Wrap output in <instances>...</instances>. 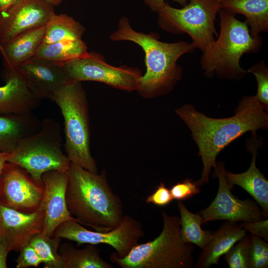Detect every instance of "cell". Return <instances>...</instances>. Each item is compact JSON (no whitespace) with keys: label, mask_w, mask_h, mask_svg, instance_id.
<instances>
[{"label":"cell","mask_w":268,"mask_h":268,"mask_svg":"<svg viewBox=\"0 0 268 268\" xmlns=\"http://www.w3.org/2000/svg\"><path fill=\"white\" fill-rule=\"evenodd\" d=\"M218 14L220 32L202 53L201 68L207 77L239 80L248 73L240 65L241 58L246 53L258 52L262 38L252 37L247 24L237 19L233 13L221 8Z\"/></svg>","instance_id":"277c9868"},{"label":"cell","mask_w":268,"mask_h":268,"mask_svg":"<svg viewBox=\"0 0 268 268\" xmlns=\"http://www.w3.org/2000/svg\"><path fill=\"white\" fill-rule=\"evenodd\" d=\"M250 236L235 243L224 255L230 268H249Z\"/></svg>","instance_id":"83f0119b"},{"label":"cell","mask_w":268,"mask_h":268,"mask_svg":"<svg viewBox=\"0 0 268 268\" xmlns=\"http://www.w3.org/2000/svg\"><path fill=\"white\" fill-rule=\"evenodd\" d=\"M221 8L244 15L253 37L268 31V0H222Z\"/></svg>","instance_id":"7402d4cb"},{"label":"cell","mask_w":268,"mask_h":268,"mask_svg":"<svg viewBox=\"0 0 268 268\" xmlns=\"http://www.w3.org/2000/svg\"><path fill=\"white\" fill-rule=\"evenodd\" d=\"M53 236L74 241L78 246L83 244H107L116 250L118 257L123 258L138 244L144 236V231L138 221L125 215L117 227L107 232L88 230L76 220L70 219L62 223Z\"/></svg>","instance_id":"30bf717a"},{"label":"cell","mask_w":268,"mask_h":268,"mask_svg":"<svg viewBox=\"0 0 268 268\" xmlns=\"http://www.w3.org/2000/svg\"><path fill=\"white\" fill-rule=\"evenodd\" d=\"M5 84L0 86V114L31 113L38 107L40 99L29 88L16 70H5Z\"/></svg>","instance_id":"e0dca14e"},{"label":"cell","mask_w":268,"mask_h":268,"mask_svg":"<svg viewBox=\"0 0 268 268\" xmlns=\"http://www.w3.org/2000/svg\"><path fill=\"white\" fill-rule=\"evenodd\" d=\"M67 173V205L76 221L98 232L117 227L124 216V206L109 185L106 171L93 173L70 163Z\"/></svg>","instance_id":"3957f363"},{"label":"cell","mask_w":268,"mask_h":268,"mask_svg":"<svg viewBox=\"0 0 268 268\" xmlns=\"http://www.w3.org/2000/svg\"><path fill=\"white\" fill-rule=\"evenodd\" d=\"M44 212L41 207L31 213H24L3 204L0 201V239L8 251L19 252L43 228Z\"/></svg>","instance_id":"5bb4252c"},{"label":"cell","mask_w":268,"mask_h":268,"mask_svg":"<svg viewBox=\"0 0 268 268\" xmlns=\"http://www.w3.org/2000/svg\"><path fill=\"white\" fill-rule=\"evenodd\" d=\"M163 222L160 234L153 240L134 246L128 254L118 257L115 253L110 260L122 268H191L194 267L192 243L182 241L180 218L162 212Z\"/></svg>","instance_id":"5b68a950"},{"label":"cell","mask_w":268,"mask_h":268,"mask_svg":"<svg viewBox=\"0 0 268 268\" xmlns=\"http://www.w3.org/2000/svg\"><path fill=\"white\" fill-rule=\"evenodd\" d=\"M214 170L219 181L218 189L209 205L198 212L202 217L203 223L217 220L248 222L268 218L257 202L250 199L239 200L232 194L225 178L222 162L216 163Z\"/></svg>","instance_id":"8fae6325"},{"label":"cell","mask_w":268,"mask_h":268,"mask_svg":"<svg viewBox=\"0 0 268 268\" xmlns=\"http://www.w3.org/2000/svg\"><path fill=\"white\" fill-rule=\"evenodd\" d=\"M55 12L45 0H18L0 12V44L26 31L45 26Z\"/></svg>","instance_id":"4fadbf2b"},{"label":"cell","mask_w":268,"mask_h":268,"mask_svg":"<svg viewBox=\"0 0 268 268\" xmlns=\"http://www.w3.org/2000/svg\"><path fill=\"white\" fill-rule=\"evenodd\" d=\"M144 3L153 11H159L165 5V0H143ZM184 6L189 0H172Z\"/></svg>","instance_id":"e575fe53"},{"label":"cell","mask_w":268,"mask_h":268,"mask_svg":"<svg viewBox=\"0 0 268 268\" xmlns=\"http://www.w3.org/2000/svg\"><path fill=\"white\" fill-rule=\"evenodd\" d=\"M200 187L196 181L186 178L172 186L170 191L173 200L181 201L199 194L201 192Z\"/></svg>","instance_id":"4dcf8cb0"},{"label":"cell","mask_w":268,"mask_h":268,"mask_svg":"<svg viewBox=\"0 0 268 268\" xmlns=\"http://www.w3.org/2000/svg\"><path fill=\"white\" fill-rule=\"evenodd\" d=\"M249 268H268V244L263 238L250 235Z\"/></svg>","instance_id":"f1b7e54d"},{"label":"cell","mask_w":268,"mask_h":268,"mask_svg":"<svg viewBox=\"0 0 268 268\" xmlns=\"http://www.w3.org/2000/svg\"><path fill=\"white\" fill-rule=\"evenodd\" d=\"M44 192L43 182L34 179L24 169L6 162L0 177V201L6 206L24 213L39 208Z\"/></svg>","instance_id":"7c38bea8"},{"label":"cell","mask_w":268,"mask_h":268,"mask_svg":"<svg viewBox=\"0 0 268 268\" xmlns=\"http://www.w3.org/2000/svg\"><path fill=\"white\" fill-rule=\"evenodd\" d=\"M68 180L67 171L52 170L42 175L44 192L40 207L44 212V218L42 233L48 237H53L56 229L64 222L76 220L67 205Z\"/></svg>","instance_id":"9a60e30c"},{"label":"cell","mask_w":268,"mask_h":268,"mask_svg":"<svg viewBox=\"0 0 268 268\" xmlns=\"http://www.w3.org/2000/svg\"><path fill=\"white\" fill-rule=\"evenodd\" d=\"M19 252V255L16 260V267L17 268L38 267L43 263L42 259L29 243L24 246Z\"/></svg>","instance_id":"1f68e13d"},{"label":"cell","mask_w":268,"mask_h":268,"mask_svg":"<svg viewBox=\"0 0 268 268\" xmlns=\"http://www.w3.org/2000/svg\"><path fill=\"white\" fill-rule=\"evenodd\" d=\"M222 0H189L182 8L166 2L158 12V23L164 31L175 35L188 34L192 45L203 53L218 34L215 20Z\"/></svg>","instance_id":"ba28073f"},{"label":"cell","mask_w":268,"mask_h":268,"mask_svg":"<svg viewBox=\"0 0 268 268\" xmlns=\"http://www.w3.org/2000/svg\"><path fill=\"white\" fill-rule=\"evenodd\" d=\"M63 259L64 268H113V265L100 256L95 245L89 244L78 249L68 243H64L59 251Z\"/></svg>","instance_id":"603a6c76"},{"label":"cell","mask_w":268,"mask_h":268,"mask_svg":"<svg viewBox=\"0 0 268 268\" xmlns=\"http://www.w3.org/2000/svg\"><path fill=\"white\" fill-rule=\"evenodd\" d=\"M52 5L58 6L61 4V3L63 1V0H45Z\"/></svg>","instance_id":"f35d334b"},{"label":"cell","mask_w":268,"mask_h":268,"mask_svg":"<svg viewBox=\"0 0 268 268\" xmlns=\"http://www.w3.org/2000/svg\"><path fill=\"white\" fill-rule=\"evenodd\" d=\"M18 0H0V12L6 10Z\"/></svg>","instance_id":"8d00e7d4"},{"label":"cell","mask_w":268,"mask_h":268,"mask_svg":"<svg viewBox=\"0 0 268 268\" xmlns=\"http://www.w3.org/2000/svg\"><path fill=\"white\" fill-rule=\"evenodd\" d=\"M62 238L48 237L42 232L32 237L29 244L42 259L45 268H64L58 248Z\"/></svg>","instance_id":"4316f807"},{"label":"cell","mask_w":268,"mask_h":268,"mask_svg":"<svg viewBox=\"0 0 268 268\" xmlns=\"http://www.w3.org/2000/svg\"><path fill=\"white\" fill-rule=\"evenodd\" d=\"M173 200L170 190L164 183L160 182L154 192L147 197L145 202L162 207L168 205Z\"/></svg>","instance_id":"d6a6232c"},{"label":"cell","mask_w":268,"mask_h":268,"mask_svg":"<svg viewBox=\"0 0 268 268\" xmlns=\"http://www.w3.org/2000/svg\"><path fill=\"white\" fill-rule=\"evenodd\" d=\"M9 252L0 239V268H7V257Z\"/></svg>","instance_id":"d590c367"},{"label":"cell","mask_w":268,"mask_h":268,"mask_svg":"<svg viewBox=\"0 0 268 268\" xmlns=\"http://www.w3.org/2000/svg\"><path fill=\"white\" fill-rule=\"evenodd\" d=\"M50 99L58 105L64 118V147L70 163L97 173V165L90 151L88 100L81 82L67 83Z\"/></svg>","instance_id":"8992f818"},{"label":"cell","mask_w":268,"mask_h":268,"mask_svg":"<svg viewBox=\"0 0 268 268\" xmlns=\"http://www.w3.org/2000/svg\"><path fill=\"white\" fill-rule=\"evenodd\" d=\"M15 70L40 99H50L55 92L68 83L61 63L36 57L20 64Z\"/></svg>","instance_id":"2e32d148"},{"label":"cell","mask_w":268,"mask_h":268,"mask_svg":"<svg viewBox=\"0 0 268 268\" xmlns=\"http://www.w3.org/2000/svg\"><path fill=\"white\" fill-rule=\"evenodd\" d=\"M180 217V236L183 242L192 243L201 250L208 243L213 231L201 228L202 217L199 213L190 211L185 205L179 201L177 203Z\"/></svg>","instance_id":"484cf974"},{"label":"cell","mask_w":268,"mask_h":268,"mask_svg":"<svg viewBox=\"0 0 268 268\" xmlns=\"http://www.w3.org/2000/svg\"><path fill=\"white\" fill-rule=\"evenodd\" d=\"M85 28L73 17L54 12L45 25V34L42 44H50L63 40L82 39Z\"/></svg>","instance_id":"cb8c5ba5"},{"label":"cell","mask_w":268,"mask_h":268,"mask_svg":"<svg viewBox=\"0 0 268 268\" xmlns=\"http://www.w3.org/2000/svg\"><path fill=\"white\" fill-rule=\"evenodd\" d=\"M44 34L43 26L22 32L0 44L5 70H15L19 65L34 57L43 43Z\"/></svg>","instance_id":"ac0fdd59"},{"label":"cell","mask_w":268,"mask_h":268,"mask_svg":"<svg viewBox=\"0 0 268 268\" xmlns=\"http://www.w3.org/2000/svg\"><path fill=\"white\" fill-rule=\"evenodd\" d=\"M8 155V153H0V177L4 164L7 162L6 159Z\"/></svg>","instance_id":"74e56055"},{"label":"cell","mask_w":268,"mask_h":268,"mask_svg":"<svg viewBox=\"0 0 268 268\" xmlns=\"http://www.w3.org/2000/svg\"><path fill=\"white\" fill-rule=\"evenodd\" d=\"M110 39L113 41H131L142 49L146 69L136 91L146 99L156 98L170 93L183 75L178 60L183 55L192 53L196 50L192 43L183 41L164 42L159 40L157 33L136 31L126 16L119 19L118 28L110 35Z\"/></svg>","instance_id":"7a4b0ae2"},{"label":"cell","mask_w":268,"mask_h":268,"mask_svg":"<svg viewBox=\"0 0 268 268\" xmlns=\"http://www.w3.org/2000/svg\"><path fill=\"white\" fill-rule=\"evenodd\" d=\"M252 153L249 169L241 173H233L225 170V178L229 188L238 185L247 192L268 216V181L256 166L258 141L255 136L251 140Z\"/></svg>","instance_id":"d6986e66"},{"label":"cell","mask_w":268,"mask_h":268,"mask_svg":"<svg viewBox=\"0 0 268 268\" xmlns=\"http://www.w3.org/2000/svg\"><path fill=\"white\" fill-rule=\"evenodd\" d=\"M63 138L59 123L52 118L41 121L36 133L22 138L15 149L8 153L7 162L26 170L36 180L42 182L48 171L67 172L70 162L62 151Z\"/></svg>","instance_id":"52a82bcc"},{"label":"cell","mask_w":268,"mask_h":268,"mask_svg":"<svg viewBox=\"0 0 268 268\" xmlns=\"http://www.w3.org/2000/svg\"><path fill=\"white\" fill-rule=\"evenodd\" d=\"M240 225L252 235L260 237L268 241V220L265 219L259 221L241 222Z\"/></svg>","instance_id":"836d02e7"},{"label":"cell","mask_w":268,"mask_h":268,"mask_svg":"<svg viewBox=\"0 0 268 268\" xmlns=\"http://www.w3.org/2000/svg\"><path fill=\"white\" fill-rule=\"evenodd\" d=\"M268 111L256 95L244 96L234 115L228 118L209 117L190 104L175 110L188 127L198 147V156L203 164L201 177L196 181L200 186L208 183L211 170L216 166V157L226 146L247 132H251L255 136L257 130L267 129Z\"/></svg>","instance_id":"6da1fadb"},{"label":"cell","mask_w":268,"mask_h":268,"mask_svg":"<svg viewBox=\"0 0 268 268\" xmlns=\"http://www.w3.org/2000/svg\"><path fill=\"white\" fill-rule=\"evenodd\" d=\"M253 74L257 83L256 95L259 102L268 110V68L263 61H260L247 70Z\"/></svg>","instance_id":"f546056e"},{"label":"cell","mask_w":268,"mask_h":268,"mask_svg":"<svg viewBox=\"0 0 268 268\" xmlns=\"http://www.w3.org/2000/svg\"><path fill=\"white\" fill-rule=\"evenodd\" d=\"M41 124L31 113L0 114V153L12 152L22 138L37 133Z\"/></svg>","instance_id":"44dd1931"},{"label":"cell","mask_w":268,"mask_h":268,"mask_svg":"<svg viewBox=\"0 0 268 268\" xmlns=\"http://www.w3.org/2000/svg\"><path fill=\"white\" fill-rule=\"evenodd\" d=\"M85 43L82 40H63L42 44L35 57L63 63L89 55Z\"/></svg>","instance_id":"d4e9b609"},{"label":"cell","mask_w":268,"mask_h":268,"mask_svg":"<svg viewBox=\"0 0 268 268\" xmlns=\"http://www.w3.org/2000/svg\"><path fill=\"white\" fill-rule=\"evenodd\" d=\"M246 231L237 222L226 221L214 232L206 245L202 249L194 267L208 268L219 265L221 257L238 241L246 236Z\"/></svg>","instance_id":"ffe728a7"},{"label":"cell","mask_w":268,"mask_h":268,"mask_svg":"<svg viewBox=\"0 0 268 268\" xmlns=\"http://www.w3.org/2000/svg\"><path fill=\"white\" fill-rule=\"evenodd\" d=\"M61 64L68 83L97 81L128 92L136 90L143 75L137 67L111 66L106 62L102 55L96 52H90L86 57Z\"/></svg>","instance_id":"9c48e42d"}]
</instances>
